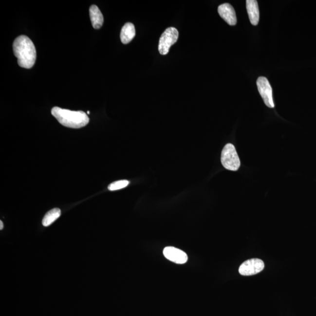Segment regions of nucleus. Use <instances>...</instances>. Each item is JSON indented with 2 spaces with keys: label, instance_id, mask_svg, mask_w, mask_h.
I'll return each mask as SVG.
<instances>
[{
  "label": "nucleus",
  "instance_id": "obj_6",
  "mask_svg": "<svg viewBox=\"0 0 316 316\" xmlns=\"http://www.w3.org/2000/svg\"><path fill=\"white\" fill-rule=\"evenodd\" d=\"M264 263L261 260L253 259L246 260L240 266V274L243 276H251L261 272L264 268Z\"/></svg>",
  "mask_w": 316,
  "mask_h": 316
},
{
  "label": "nucleus",
  "instance_id": "obj_4",
  "mask_svg": "<svg viewBox=\"0 0 316 316\" xmlns=\"http://www.w3.org/2000/svg\"><path fill=\"white\" fill-rule=\"evenodd\" d=\"M179 37V32L174 27H169L165 31L159 39L158 49L162 55H167L169 49L177 42Z\"/></svg>",
  "mask_w": 316,
  "mask_h": 316
},
{
  "label": "nucleus",
  "instance_id": "obj_11",
  "mask_svg": "<svg viewBox=\"0 0 316 316\" xmlns=\"http://www.w3.org/2000/svg\"><path fill=\"white\" fill-rule=\"evenodd\" d=\"M90 17L94 28L100 29L102 27L104 22L103 16L96 5H92L90 8Z\"/></svg>",
  "mask_w": 316,
  "mask_h": 316
},
{
  "label": "nucleus",
  "instance_id": "obj_8",
  "mask_svg": "<svg viewBox=\"0 0 316 316\" xmlns=\"http://www.w3.org/2000/svg\"><path fill=\"white\" fill-rule=\"evenodd\" d=\"M218 13L220 17L228 24L231 26L236 25L237 22L236 14L231 4L224 3L220 5L218 7Z\"/></svg>",
  "mask_w": 316,
  "mask_h": 316
},
{
  "label": "nucleus",
  "instance_id": "obj_2",
  "mask_svg": "<svg viewBox=\"0 0 316 316\" xmlns=\"http://www.w3.org/2000/svg\"><path fill=\"white\" fill-rule=\"evenodd\" d=\"M51 113L60 124L68 128H82L89 123L88 114L82 111H71L55 107L52 109Z\"/></svg>",
  "mask_w": 316,
  "mask_h": 316
},
{
  "label": "nucleus",
  "instance_id": "obj_10",
  "mask_svg": "<svg viewBox=\"0 0 316 316\" xmlns=\"http://www.w3.org/2000/svg\"><path fill=\"white\" fill-rule=\"evenodd\" d=\"M135 29L132 23H126L122 28L120 34L121 40L124 44H127L134 38Z\"/></svg>",
  "mask_w": 316,
  "mask_h": 316
},
{
  "label": "nucleus",
  "instance_id": "obj_13",
  "mask_svg": "<svg viewBox=\"0 0 316 316\" xmlns=\"http://www.w3.org/2000/svg\"><path fill=\"white\" fill-rule=\"evenodd\" d=\"M129 184L130 182L129 181H127V180H121V181H118L112 183V184L109 186L108 188L110 191L120 190L121 188L127 187Z\"/></svg>",
  "mask_w": 316,
  "mask_h": 316
},
{
  "label": "nucleus",
  "instance_id": "obj_7",
  "mask_svg": "<svg viewBox=\"0 0 316 316\" xmlns=\"http://www.w3.org/2000/svg\"><path fill=\"white\" fill-rule=\"evenodd\" d=\"M165 258L173 262L184 264L187 262V256L185 252L173 246H167L164 249Z\"/></svg>",
  "mask_w": 316,
  "mask_h": 316
},
{
  "label": "nucleus",
  "instance_id": "obj_12",
  "mask_svg": "<svg viewBox=\"0 0 316 316\" xmlns=\"http://www.w3.org/2000/svg\"><path fill=\"white\" fill-rule=\"evenodd\" d=\"M61 211L59 208H55L49 211L43 217L42 220V224L44 227H48L50 225L54 222L59 218L60 216Z\"/></svg>",
  "mask_w": 316,
  "mask_h": 316
},
{
  "label": "nucleus",
  "instance_id": "obj_15",
  "mask_svg": "<svg viewBox=\"0 0 316 316\" xmlns=\"http://www.w3.org/2000/svg\"><path fill=\"white\" fill-rule=\"evenodd\" d=\"M90 114V112L88 111V114Z\"/></svg>",
  "mask_w": 316,
  "mask_h": 316
},
{
  "label": "nucleus",
  "instance_id": "obj_3",
  "mask_svg": "<svg viewBox=\"0 0 316 316\" xmlns=\"http://www.w3.org/2000/svg\"><path fill=\"white\" fill-rule=\"evenodd\" d=\"M221 161L225 169L236 171L240 167V160L233 144H227L222 152Z\"/></svg>",
  "mask_w": 316,
  "mask_h": 316
},
{
  "label": "nucleus",
  "instance_id": "obj_14",
  "mask_svg": "<svg viewBox=\"0 0 316 316\" xmlns=\"http://www.w3.org/2000/svg\"><path fill=\"white\" fill-rule=\"evenodd\" d=\"M4 227L3 223L2 221H0V230H2Z\"/></svg>",
  "mask_w": 316,
  "mask_h": 316
},
{
  "label": "nucleus",
  "instance_id": "obj_1",
  "mask_svg": "<svg viewBox=\"0 0 316 316\" xmlns=\"http://www.w3.org/2000/svg\"><path fill=\"white\" fill-rule=\"evenodd\" d=\"M13 51L19 66L26 69L33 67L37 58L36 49L28 37L21 36L17 37L13 43Z\"/></svg>",
  "mask_w": 316,
  "mask_h": 316
},
{
  "label": "nucleus",
  "instance_id": "obj_5",
  "mask_svg": "<svg viewBox=\"0 0 316 316\" xmlns=\"http://www.w3.org/2000/svg\"><path fill=\"white\" fill-rule=\"evenodd\" d=\"M257 85L265 105L269 108H274L272 87L268 80L265 77H260L257 81Z\"/></svg>",
  "mask_w": 316,
  "mask_h": 316
},
{
  "label": "nucleus",
  "instance_id": "obj_9",
  "mask_svg": "<svg viewBox=\"0 0 316 316\" xmlns=\"http://www.w3.org/2000/svg\"><path fill=\"white\" fill-rule=\"evenodd\" d=\"M246 5L251 24L254 26L257 25L260 21V11L258 2L256 0H247Z\"/></svg>",
  "mask_w": 316,
  "mask_h": 316
}]
</instances>
